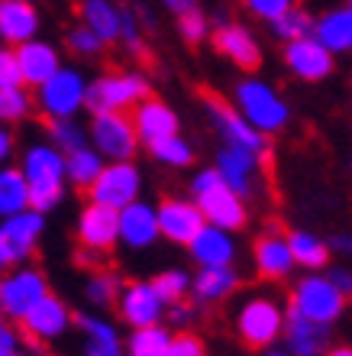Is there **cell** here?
Segmentation results:
<instances>
[{
  "label": "cell",
  "instance_id": "obj_15",
  "mask_svg": "<svg viewBox=\"0 0 352 356\" xmlns=\"http://www.w3.org/2000/svg\"><path fill=\"white\" fill-rule=\"evenodd\" d=\"M210 169L217 172L242 201H249V197L255 195V188H259L262 159L252 156V152L233 149V146H220V149H217V162H213Z\"/></svg>",
  "mask_w": 352,
  "mask_h": 356
},
{
  "label": "cell",
  "instance_id": "obj_22",
  "mask_svg": "<svg viewBox=\"0 0 352 356\" xmlns=\"http://www.w3.org/2000/svg\"><path fill=\"white\" fill-rule=\"evenodd\" d=\"M252 263L265 282H281L294 272V259L287 250V240L278 227H265V234L252 246Z\"/></svg>",
  "mask_w": 352,
  "mask_h": 356
},
{
  "label": "cell",
  "instance_id": "obj_23",
  "mask_svg": "<svg viewBox=\"0 0 352 356\" xmlns=\"http://www.w3.org/2000/svg\"><path fill=\"white\" fill-rule=\"evenodd\" d=\"M17 52V65H19V78H23V88H39L49 75H56L58 65H62V56L58 49L46 39H29L23 46L13 49Z\"/></svg>",
  "mask_w": 352,
  "mask_h": 356
},
{
  "label": "cell",
  "instance_id": "obj_47",
  "mask_svg": "<svg viewBox=\"0 0 352 356\" xmlns=\"http://www.w3.org/2000/svg\"><path fill=\"white\" fill-rule=\"evenodd\" d=\"M165 314H168V321H171V327H178V330H191V324L197 321V308L194 305H187V301L168 305Z\"/></svg>",
  "mask_w": 352,
  "mask_h": 356
},
{
  "label": "cell",
  "instance_id": "obj_56",
  "mask_svg": "<svg viewBox=\"0 0 352 356\" xmlns=\"http://www.w3.org/2000/svg\"><path fill=\"white\" fill-rule=\"evenodd\" d=\"M259 356H291V353H287V350H278V347H265Z\"/></svg>",
  "mask_w": 352,
  "mask_h": 356
},
{
  "label": "cell",
  "instance_id": "obj_33",
  "mask_svg": "<svg viewBox=\"0 0 352 356\" xmlns=\"http://www.w3.org/2000/svg\"><path fill=\"white\" fill-rule=\"evenodd\" d=\"M29 207V188L26 178L17 165H0V217H10L17 211H26Z\"/></svg>",
  "mask_w": 352,
  "mask_h": 356
},
{
  "label": "cell",
  "instance_id": "obj_8",
  "mask_svg": "<svg viewBox=\"0 0 352 356\" xmlns=\"http://www.w3.org/2000/svg\"><path fill=\"white\" fill-rule=\"evenodd\" d=\"M91 195V204H103L110 211H120V207L140 201L142 195V172L133 159L126 162H103L101 175L94 178V185L87 188Z\"/></svg>",
  "mask_w": 352,
  "mask_h": 356
},
{
  "label": "cell",
  "instance_id": "obj_53",
  "mask_svg": "<svg viewBox=\"0 0 352 356\" xmlns=\"http://www.w3.org/2000/svg\"><path fill=\"white\" fill-rule=\"evenodd\" d=\"M13 256H10V250H7V243H3V236H0V275H3V272L7 269H13Z\"/></svg>",
  "mask_w": 352,
  "mask_h": 356
},
{
  "label": "cell",
  "instance_id": "obj_54",
  "mask_svg": "<svg viewBox=\"0 0 352 356\" xmlns=\"http://www.w3.org/2000/svg\"><path fill=\"white\" fill-rule=\"evenodd\" d=\"M326 246H330V253H333V250H340V253H343V250H346V253H349V236H333V240H330V243H326Z\"/></svg>",
  "mask_w": 352,
  "mask_h": 356
},
{
  "label": "cell",
  "instance_id": "obj_45",
  "mask_svg": "<svg viewBox=\"0 0 352 356\" xmlns=\"http://www.w3.org/2000/svg\"><path fill=\"white\" fill-rule=\"evenodd\" d=\"M242 7L249 10L255 19H262V23H271V19H278L285 10L294 7V0H242Z\"/></svg>",
  "mask_w": 352,
  "mask_h": 356
},
{
  "label": "cell",
  "instance_id": "obj_17",
  "mask_svg": "<svg viewBox=\"0 0 352 356\" xmlns=\"http://www.w3.org/2000/svg\"><path fill=\"white\" fill-rule=\"evenodd\" d=\"M156 220H158V236H165L168 243L187 246L191 236L204 227V217L197 211V204L191 197H165L156 207Z\"/></svg>",
  "mask_w": 352,
  "mask_h": 356
},
{
  "label": "cell",
  "instance_id": "obj_1",
  "mask_svg": "<svg viewBox=\"0 0 352 356\" xmlns=\"http://www.w3.org/2000/svg\"><path fill=\"white\" fill-rule=\"evenodd\" d=\"M26 178L29 207L39 214H49L52 207L65 201V159L49 143H33L23 152V162L17 165Z\"/></svg>",
  "mask_w": 352,
  "mask_h": 356
},
{
  "label": "cell",
  "instance_id": "obj_25",
  "mask_svg": "<svg viewBox=\"0 0 352 356\" xmlns=\"http://www.w3.org/2000/svg\"><path fill=\"white\" fill-rule=\"evenodd\" d=\"M187 253H191V259H194L201 269H204V266H233L236 263V240H233L230 230L204 224L191 236Z\"/></svg>",
  "mask_w": 352,
  "mask_h": 356
},
{
  "label": "cell",
  "instance_id": "obj_6",
  "mask_svg": "<svg viewBox=\"0 0 352 356\" xmlns=\"http://www.w3.org/2000/svg\"><path fill=\"white\" fill-rule=\"evenodd\" d=\"M287 308L297 311V314L307 321H317V324L333 327L346 311V295L326 279L324 272H307L304 279L294 282L291 298H287Z\"/></svg>",
  "mask_w": 352,
  "mask_h": 356
},
{
  "label": "cell",
  "instance_id": "obj_14",
  "mask_svg": "<svg viewBox=\"0 0 352 356\" xmlns=\"http://www.w3.org/2000/svg\"><path fill=\"white\" fill-rule=\"evenodd\" d=\"M210 39L213 49L223 58H230L236 68H242V72H255L262 65V46L249 26H242V23H217Z\"/></svg>",
  "mask_w": 352,
  "mask_h": 356
},
{
  "label": "cell",
  "instance_id": "obj_37",
  "mask_svg": "<svg viewBox=\"0 0 352 356\" xmlns=\"http://www.w3.org/2000/svg\"><path fill=\"white\" fill-rule=\"evenodd\" d=\"M271 33H275V39H281V42H291V39H304L310 36V26H314V17L307 13L304 7H291L285 10L278 19H271L269 23Z\"/></svg>",
  "mask_w": 352,
  "mask_h": 356
},
{
  "label": "cell",
  "instance_id": "obj_16",
  "mask_svg": "<svg viewBox=\"0 0 352 356\" xmlns=\"http://www.w3.org/2000/svg\"><path fill=\"white\" fill-rule=\"evenodd\" d=\"M42 230H46V214H39L33 207L17 211V214H10V217H0V236H3L13 263H26L29 256L36 253L39 240H42Z\"/></svg>",
  "mask_w": 352,
  "mask_h": 356
},
{
  "label": "cell",
  "instance_id": "obj_20",
  "mask_svg": "<svg viewBox=\"0 0 352 356\" xmlns=\"http://www.w3.org/2000/svg\"><path fill=\"white\" fill-rule=\"evenodd\" d=\"M333 62L336 56H330L314 36L285 42V65L301 81H324V78H330L333 75Z\"/></svg>",
  "mask_w": 352,
  "mask_h": 356
},
{
  "label": "cell",
  "instance_id": "obj_27",
  "mask_svg": "<svg viewBox=\"0 0 352 356\" xmlns=\"http://www.w3.org/2000/svg\"><path fill=\"white\" fill-rule=\"evenodd\" d=\"M310 36H314L330 56L349 52L352 49V7L343 3V7H330L326 13L314 17Z\"/></svg>",
  "mask_w": 352,
  "mask_h": 356
},
{
  "label": "cell",
  "instance_id": "obj_50",
  "mask_svg": "<svg viewBox=\"0 0 352 356\" xmlns=\"http://www.w3.org/2000/svg\"><path fill=\"white\" fill-rule=\"evenodd\" d=\"M324 275L333 282L336 289L343 291L346 298H349V291H352V275H349V269H330V272H324Z\"/></svg>",
  "mask_w": 352,
  "mask_h": 356
},
{
  "label": "cell",
  "instance_id": "obj_3",
  "mask_svg": "<svg viewBox=\"0 0 352 356\" xmlns=\"http://www.w3.org/2000/svg\"><path fill=\"white\" fill-rule=\"evenodd\" d=\"M236 113H240L242 120L255 127L262 136H271V133H281L291 120V107L287 101L281 97V91L269 81H262V78H242L240 85H236Z\"/></svg>",
  "mask_w": 352,
  "mask_h": 356
},
{
  "label": "cell",
  "instance_id": "obj_43",
  "mask_svg": "<svg viewBox=\"0 0 352 356\" xmlns=\"http://www.w3.org/2000/svg\"><path fill=\"white\" fill-rule=\"evenodd\" d=\"M117 42H123L130 52H142V29L136 10L120 7V36H117Z\"/></svg>",
  "mask_w": 352,
  "mask_h": 356
},
{
  "label": "cell",
  "instance_id": "obj_36",
  "mask_svg": "<svg viewBox=\"0 0 352 356\" xmlns=\"http://www.w3.org/2000/svg\"><path fill=\"white\" fill-rule=\"evenodd\" d=\"M149 152H152V159L168 165V169H185V165H191V159H194V149H191V143H187L181 133L152 143Z\"/></svg>",
  "mask_w": 352,
  "mask_h": 356
},
{
  "label": "cell",
  "instance_id": "obj_21",
  "mask_svg": "<svg viewBox=\"0 0 352 356\" xmlns=\"http://www.w3.org/2000/svg\"><path fill=\"white\" fill-rule=\"evenodd\" d=\"M133 130H136V140L152 146V143L165 140V136H175L181 133V120H178V113L168 107L165 101H158V97H142L136 107H133Z\"/></svg>",
  "mask_w": 352,
  "mask_h": 356
},
{
  "label": "cell",
  "instance_id": "obj_13",
  "mask_svg": "<svg viewBox=\"0 0 352 356\" xmlns=\"http://www.w3.org/2000/svg\"><path fill=\"white\" fill-rule=\"evenodd\" d=\"M113 308L120 311V321L130 330L152 327V324H162V318H165V301L156 295L152 282H130V285H123Z\"/></svg>",
  "mask_w": 352,
  "mask_h": 356
},
{
  "label": "cell",
  "instance_id": "obj_46",
  "mask_svg": "<svg viewBox=\"0 0 352 356\" xmlns=\"http://www.w3.org/2000/svg\"><path fill=\"white\" fill-rule=\"evenodd\" d=\"M23 78H19V65H17V52L10 46H0V91L3 88H19Z\"/></svg>",
  "mask_w": 352,
  "mask_h": 356
},
{
  "label": "cell",
  "instance_id": "obj_38",
  "mask_svg": "<svg viewBox=\"0 0 352 356\" xmlns=\"http://www.w3.org/2000/svg\"><path fill=\"white\" fill-rule=\"evenodd\" d=\"M33 113V94L26 88H3L0 91V123L3 127H13V123H23Z\"/></svg>",
  "mask_w": 352,
  "mask_h": 356
},
{
  "label": "cell",
  "instance_id": "obj_34",
  "mask_svg": "<svg viewBox=\"0 0 352 356\" xmlns=\"http://www.w3.org/2000/svg\"><path fill=\"white\" fill-rule=\"evenodd\" d=\"M171 330L165 324H152V327H136L123 343L126 356H165Z\"/></svg>",
  "mask_w": 352,
  "mask_h": 356
},
{
  "label": "cell",
  "instance_id": "obj_12",
  "mask_svg": "<svg viewBox=\"0 0 352 356\" xmlns=\"http://www.w3.org/2000/svg\"><path fill=\"white\" fill-rule=\"evenodd\" d=\"M19 324H23V334H26L33 343H52V340H62L68 330H72L74 314L58 295L49 291V295H42V298L19 318Z\"/></svg>",
  "mask_w": 352,
  "mask_h": 356
},
{
  "label": "cell",
  "instance_id": "obj_31",
  "mask_svg": "<svg viewBox=\"0 0 352 356\" xmlns=\"http://www.w3.org/2000/svg\"><path fill=\"white\" fill-rule=\"evenodd\" d=\"M287 240V250H291V259H294V266H301V269L307 272H320L326 269V263H330V246H326L324 236H317L314 230H291V234H285Z\"/></svg>",
  "mask_w": 352,
  "mask_h": 356
},
{
  "label": "cell",
  "instance_id": "obj_40",
  "mask_svg": "<svg viewBox=\"0 0 352 356\" xmlns=\"http://www.w3.org/2000/svg\"><path fill=\"white\" fill-rule=\"evenodd\" d=\"M152 289H156V295L168 305H175V301H185V295L191 291V272L185 269H165L158 272L156 279H152Z\"/></svg>",
  "mask_w": 352,
  "mask_h": 356
},
{
  "label": "cell",
  "instance_id": "obj_26",
  "mask_svg": "<svg viewBox=\"0 0 352 356\" xmlns=\"http://www.w3.org/2000/svg\"><path fill=\"white\" fill-rule=\"evenodd\" d=\"M39 33V10L29 0H0V42L23 46Z\"/></svg>",
  "mask_w": 352,
  "mask_h": 356
},
{
  "label": "cell",
  "instance_id": "obj_51",
  "mask_svg": "<svg viewBox=\"0 0 352 356\" xmlns=\"http://www.w3.org/2000/svg\"><path fill=\"white\" fill-rule=\"evenodd\" d=\"M13 146H17V143H13V133H10V127H3V123H0V165H7V162H10V156H13Z\"/></svg>",
  "mask_w": 352,
  "mask_h": 356
},
{
  "label": "cell",
  "instance_id": "obj_24",
  "mask_svg": "<svg viewBox=\"0 0 352 356\" xmlns=\"http://www.w3.org/2000/svg\"><path fill=\"white\" fill-rule=\"evenodd\" d=\"M78 246H87V250H101V253H110L117 246V211L103 204H87L78 214Z\"/></svg>",
  "mask_w": 352,
  "mask_h": 356
},
{
  "label": "cell",
  "instance_id": "obj_2",
  "mask_svg": "<svg viewBox=\"0 0 352 356\" xmlns=\"http://www.w3.org/2000/svg\"><path fill=\"white\" fill-rule=\"evenodd\" d=\"M191 201L197 204L204 224H213L220 230H242L249 220V207L236 191L213 169H201L191 178Z\"/></svg>",
  "mask_w": 352,
  "mask_h": 356
},
{
  "label": "cell",
  "instance_id": "obj_19",
  "mask_svg": "<svg viewBox=\"0 0 352 356\" xmlns=\"http://www.w3.org/2000/svg\"><path fill=\"white\" fill-rule=\"evenodd\" d=\"M330 337L333 327L317 324V321L301 318L297 311H285V327H281V340L291 356H324L330 350Z\"/></svg>",
  "mask_w": 352,
  "mask_h": 356
},
{
  "label": "cell",
  "instance_id": "obj_58",
  "mask_svg": "<svg viewBox=\"0 0 352 356\" xmlns=\"http://www.w3.org/2000/svg\"><path fill=\"white\" fill-rule=\"evenodd\" d=\"M0 321H3V311H0Z\"/></svg>",
  "mask_w": 352,
  "mask_h": 356
},
{
  "label": "cell",
  "instance_id": "obj_5",
  "mask_svg": "<svg viewBox=\"0 0 352 356\" xmlns=\"http://www.w3.org/2000/svg\"><path fill=\"white\" fill-rule=\"evenodd\" d=\"M149 97V81L140 72H103L87 81L84 107L91 113H126Z\"/></svg>",
  "mask_w": 352,
  "mask_h": 356
},
{
  "label": "cell",
  "instance_id": "obj_32",
  "mask_svg": "<svg viewBox=\"0 0 352 356\" xmlns=\"http://www.w3.org/2000/svg\"><path fill=\"white\" fill-rule=\"evenodd\" d=\"M62 159H65V185H74L78 191H87L103 169L101 152H94L91 146H81V149L68 152Z\"/></svg>",
  "mask_w": 352,
  "mask_h": 356
},
{
  "label": "cell",
  "instance_id": "obj_30",
  "mask_svg": "<svg viewBox=\"0 0 352 356\" xmlns=\"http://www.w3.org/2000/svg\"><path fill=\"white\" fill-rule=\"evenodd\" d=\"M78 17H81V26L91 29L103 46L117 42V36H120V7L113 0H81Z\"/></svg>",
  "mask_w": 352,
  "mask_h": 356
},
{
  "label": "cell",
  "instance_id": "obj_57",
  "mask_svg": "<svg viewBox=\"0 0 352 356\" xmlns=\"http://www.w3.org/2000/svg\"><path fill=\"white\" fill-rule=\"evenodd\" d=\"M13 356H36V353H33V350H23V347H19V350H17V353H13Z\"/></svg>",
  "mask_w": 352,
  "mask_h": 356
},
{
  "label": "cell",
  "instance_id": "obj_29",
  "mask_svg": "<svg viewBox=\"0 0 352 356\" xmlns=\"http://www.w3.org/2000/svg\"><path fill=\"white\" fill-rule=\"evenodd\" d=\"M240 289V275L233 266H204L191 275V295L197 305H220Z\"/></svg>",
  "mask_w": 352,
  "mask_h": 356
},
{
  "label": "cell",
  "instance_id": "obj_9",
  "mask_svg": "<svg viewBox=\"0 0 352 356\" xmlns=\"http://www.w3.org/2000/svg\"><path fill=\"white\" fill-rule=\"evenodd\" d=\"M42 295H49L46 272L36 266H13L0 275V311L3 321H19Z\"/></svg>",
  "mask_w": 352,
  "mask_h": 356
},
{
  "label": "cell",
  "instance_id": "obj_49",
  "mask_svg": "<svg viewBox=\"0 0 352 356\" xmlns=\"http://www.w3.org/2000/svg\"><path fill=\"white\" fill-rule=\"evenodd\" d=\"M103 259H107V253H101V250H87V246H78V253H74V263L91 266V269H103Z\"/></svg>",
  "mask_w": 352,
  "mask_h": 356
},
{
  "label": "cell",
  "instance_id": "obj_18",
  "mask_svg": "<svg viewBox=\"0 0 352 356\" xmlns=\"http://www.w3.org/2000/svg\"><path fill=\"white\" fill-rule=\"evenodd\" d=\"M158 236V220H156V207L146 201H133V204L117 211V243H123L126 250H149L156 246Z\"/></svg>",
  "mask_w": 352,
  "mask_h": 356
},
{
  "label": "cell",
  "instance_id": "obj_4",
  "mask_svg": "<svg viewBox=\"0 0 352 356\" xmlns=\"http://www.w3.org/2000/svg\"><path fill=\"white\" fill-rule=\"evenodd\" d=\"M285 301L271 291H255L249 298H242L236 308V334L246 347L265 350L275 347L281 340V327H285Z\"/></svg>",
  "mask_w": 352,
  "mask_h": 356
},
{
  "label": "cell",
  "instance_id": "obj_35",
  "mask_svg": "<svg viewBox=\"0 0 352 356\" xmlns=\"http://www.w3.org/2000/svg\"><path fill=\"white\" fill-rule=\"evenodd\" d=\"M126 282L117 275L113 269H94L87 275V285H84V298L91 301L94 308H110L120 298V289Z\"/></svg>",
  "mask_w": 352,
  "mask_h": 356
},
{
  "label": "cell",
  "instance_id": "obj_39",
  "mask_svg": "<svg viewBox=\"0 0 352 356\" xmlns=\"http://www.w3.org/2000/svg\"><path fill=\"white\" fill-rule=\"evenodd\" d=\"M49 146L58 149L62 156H68V152L87 146V133L74 120H49Z\"/></svg>",
  "mask_w": 352,
  "mask_h": 356
},
{
  "label": "cell",
  "instance_id": "obj_10",
  "mask_svg": "<svg viewBox=\"0 0 352 356\" xmlns=\"http://www.w3.org/2000/svg\"><path fill=\"white\" fill-rule=\"evenodd\" d=\"M204 107H207V117H210L213 130L220 133L223 146H233V149L252 152V156L265 159V149H269V136H262L255 127H249V123L242 120L233 104H226L223 97H213V94H207V97H204Z\"/></svg>",
  "mask_w": 352,
  "mask_h": 356
},
{
  "label": "cell",
  "instance_id": "obj_52",
  "mask_svg": "<svg viewBox=\"0 0 352 356\" xmlns=\"http://www.w3.org/2000/svg\"><path fill=\"white\" fill-rule=\"evenodd\" d=\"M165 3V10H171V13H187V10H194L197 7V0H162Z\"/></svg>",
  "mask_w": 352,
  "mask_h": 356
},
{
  "label": "cell",
  "instance_id": "obj_28",
  "mask_svg": "<svg viewBox=\"0 0 352 356\" xmlns=\"http://www.w3.org/2000/svg\"><path fill=\"white\" fill-rule=\"evenodd\" d=\"M81 330V356H126L123 353V337L113 327V321L101 314H81L74 318Z\"/></svg>",
  "mask_w": 352,
  "mask_h": 356
},
{
  "label": "cell",
  "instance_id": "obj_55",
  "mask_svg": "<svg viewBox=\"0 0 352 356\" xmlns=\"http://www.w3.org/2000/svg\"><path fill=\"white\" fill-rule=\"evenodd\" d=\"M324 356H352V350L349 347H330Z\"/></svg>",
  "mask_w": 352,
  "mask_h": 356
},
{
  "label": "cell",
  "instance_id": "obj_44",
  "mask_svg": "<svg viewBox=\"0 0 352 356\" xmlns=\"http://www.w3.org/2000/svg\"><path fill=\"white\" fill-rule=\"evenodd\" d=\"M165 356H207V347H204V340L197 337V334L185 330V334H171Z\"/></svg>",
  "mask_w": 352,
  "mask_h": 356
},
{
  "label": "cell",
  "instance_id": "obj_11",
  "mask_svg": "<svg viewBox=\"0 0 352 356\" xmlns=\"http://www.w3.org/2000/svg\"><path fill=\"white\" fill-rule=\"evenodd\" d=\"M94 152H101L103 162H126L136 156L140 140L126 113H94L91 120V143Z\"/></svg>",
  "mask_w": 352,
  "mask_h": 356
},
{
  "label": "cell",
  "instance_id": "obj_41",
  "mask_svg": "<svg viewBox=\"0 0 352 356\" xmlns=\"http://www.w3.org/2000/svg\"><path fill=\"white\" fill-rule=\"evenodd\" d=\"M178 33H181L185 42L197 46V42H204V39L210 36V19H207L197 7L187 10V13H178Z\"/></svg>",
  "mask_w": 352,
  "mask_h": 356
},
{
  "label": "cell",
  "instance_id": "obj_7",
  "mask_svg": "<svg viewBox=\"0 0 352 356\" xmlns=\"http://www.w3.org/2000/svg\"><path fill=\"white\" fill-rule=\"evenodd\" d=\"M84 91H87V78L81 68L58 65L56 75H49L36 88V104L49 120H74V113L84 111Z\"/></svg>",
  "mask_w": 352,
  "mask_h": 356
},
{
  "label": "cell",
  "instance_id": "obj_48",
  "mask_svg": "<svg viewBox=\"0 0 352 356\" xmlns=\"http://www.w3.org/2000/svg\"><path fill=\"white\" fill-rule=\"evenodd\" d=\"M19 350V334L0 321V356H13Z\"/></svg>",
  "mask_w": 352,
  "mask_h": 356
},
{
  "label": "cell",
  "instance_id": "obj_42",
  "mask_svg": "<svg viewBox=\"0 0 352 356\" xmlns=\"http://www.w3.org/2000/svg\"><path fill=\"white\" fill-rule=\"evenodd\" d=\"M65 42H68V49H72L74 56H81V58H94V56H101V52H103V42L94 36L91 29H84L81 23L68 29Z\"/></svg>",
  "mask_w": 352,
  "mask_h": 356
}]
</instances>
